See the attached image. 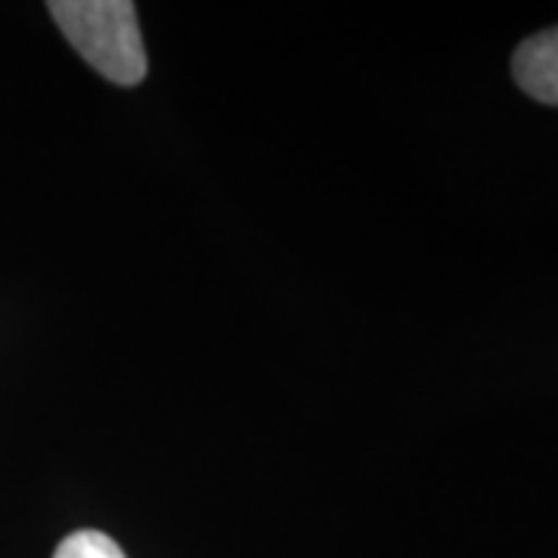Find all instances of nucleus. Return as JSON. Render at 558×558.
I'll return each instance as SVG.
<instances>
[{"instance_id": "1", "label": "nucleus", "mask_w": 558, "mask_h": 558, "mask_svg": "<svg viewBox=\"0 0 558 558\" xmlns=\"http://www.w3.org/2000/svg\"><path fill=\"white\" fill-rule=\"evenodd\" d=\"M50 16L65 40L102 78L134 87L146 78V47L140 38L137 7L128 0H53Z\"/></svg>"}, {"instance_id": "2", "label": "nucleus", "mask_w": 558, "mask_h": 558, "mask_svg": "<svg viewBox=\"0 0 558 558\" xmlns=\"http://www.w3.org/2000/svg\"><path fill=\"white\" fill-rule=\"evenodd\" d=\"M512 75L527 97L558 106V25L521 40L512 57Z\"/></svg>"}, {"instance_id": "3", "label": "nucleus", "mask_w": 558, "mask_h": 558, "mask_svg": "<svg viewBox=\"0 0 558 558\" xmlns=\"http://www.w3.org/2000/svg\"><path fill=\"white\" fill-rule=\"evenodd\" d=\"M53 558H124L121 546L100 531H75L57 546Z\"/></svg>"}]
</instances>
